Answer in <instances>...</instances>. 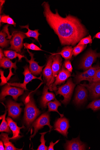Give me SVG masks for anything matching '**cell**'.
Here are the masks:
<instances>
[{
	"label": "cell",
	"mask_w": 100,
	"mask_h": 150,
	"mask_svg": "<svg viewBox=\"0 0 100 150\" xmlns=\"http://www.w3.org/2000/svg\"><path fill=\"white\" fill-rule=\"evenodd\" d=\"M42 5L48 23L58 36L62 45L75 46L87 35L86 28L76 17L70 15L62 17L57 9L54 13L48 2H44Z\"/></svg>",
	"instance_id": "obj_1"
},
{
	"label": "cell",
	"mask_w": 100,
	"mask_h": 150,
	"mask_svg": "<svg viewBox=\"0 0 100 150\" xmlns=\"http://www.w3.org/2000/svg\"><path fill=\"white\" fill-rule=\"evenodd\" d=\"M23 100L25 105L24 120L27 125L29 127L41 112L31 96L28 95Z\"/></svg>",
	"instance_id": "obj_2"
},
{
	"label": "cell",
	"mask_w": 100,
	"mask_h": 150,
	"mask_svg": "<svg viewBox=\"0 0 100 150\" xmlns=\"http://www.w3.org/2000/svg\"><path fill=\"white\" fill-rule=\"evenodd\" d=\"M75 86L72 79L70 78L67 80L65 84L59 87L58 90L55 91L56 95L60 94L63 96L64 100H61L63 104L67 105L69 103Z\"/></svg>",
	"instance_id": "obj_3"
},
{
	"label": "cell",
	"mask_w": 100,
	"mask_h": 150,
	"mask_svg": "<svg viewBox=\"0 0 100 150\" xmlns=\"http://www.w3.org/2000/svg\"><path fill=\"white\" fill-rule=\"evenodd\" d=\"M12 36L10 41L11 47L9 49L15 50L18 53H21L23 46V39L27 37L23 32L18 31L13 32Z\"/></svg>",
	"instance_id": "obj_4"
},
{
	"label": "cell",
	"mask_w": 100,
	"mask_h": 150,
	"mask_svg": "<svg viewBox=\"0 0 100 150\" xmlns=\"http://www.w3.org/2000/svg\"><path fill=\"white\" fill-rule=\"evenodd\" d=\"M100 57V53H97L96 50H90L84 57L79 67L84 71H87L92 67V64L97 58Z\"/></svg>",
	"instance_id": "obj_5"
},
{
	"label": "cell",
	"mask_w": 100,
	"mask_h": 150,
	"mask_svg": "<svg viewBox=\"0 0 100 150\" xmlns=\"http://www.w3.org/2000/svg\"><path fill=\"white\" fill-rule=\"evenodd\" d=\"M24 89L22 88L12 87L7 84L2 89L1 93V100L3 101L5 100V97L10 95L13 99L16 101L18 100V97L23 94Z\"/></svg>",
	"instance_id": "obj_6"
},
{
	"label": "cell",
	"mask_w": 100,
	"mask_h": 150,
	"mask_svg": "<svg viewBox=\"0 0 100 150\" xmlns=\"http://www.w3.org/2000/svg\"><path fill=\"white\" fill-rule=\"evenodd\" d=\"M50 121L49 113L47 112L42 115L33 124L32 126L34 129V133L31 136V138L33 137L38 130L45 126H49L50 129L49 132H50L53 127L50 125Z\"/></svg>",
	"instance_id": "obj_7"
},
{
	"label": "cell",
	"mask_w": 100,
	"mask_h": 150,
	"mask_svg": "<svg viewBox=\"0 0 100 150\" xmlns=\"http://www.w3.org/2000/svg\"><path fill=\"white\" fill-rule=\"evenodd\" d=\"M53 62V56H50L48 59L47 64L43 70V74L47 86L50 91H52L51 86L54 83L55 78L53 76L52 66Z\"/></svg>",
	"instance_id": "obj_8"
},
{
	"label": "cell",
	"mask_w": 100,
	"mask_h": 150,
	"mask_svg": "<svg viewBox=\"0 0 100 150\" xmlns=\"http://www.w3.org/2000/svg\"><path fill=\"white\" fill-rule=\"evenodd\" d=\"M23 68L24 71L23 72V74L24 76V79L23 83H8V84L11 86L19 87L24 90H27V89L26 87L27 84L33 79H38L42 81L41 78V76L39 77H37L34 76L30 71L27 65L24 67Z\"/></svg>",
	"instance_id": "obj_9"
},
{
	"label": "cell",
	"mask_w": 100,
	"mask_h": 150,
	"mask_svg": "<svg viewBox=\"0 0 100 150\" xmlns=\"http://www.w3.org/2000/svg\"><path fill=\"white\" fill-rule=\"evenodd\" d=\"M70 127L69 120L65 117L59 118L54 124V130L67 138L68 130Z\"/></svg>",
	"instance_id": "obj_10"
},
{
	"label": "cell",
	"mask_w": 100,
	"mask_h": 150,
	"mask_svg": "<svg viewBox=\"0 0 100 150\" xmlns=\"http://www.w3.org/2000/svg\"><path fill=\"white\" fill-rule=\"evenodd\" d=\"M22 103H18L12 100H9L7 103L6 107L8 111V116L15 119L20 115L22 110L21 106L23 105Z\"/></svg>",
	"instance_id": "obj_11"
},
{
	"label": "cell",
	"mask_w": 100,
	"mask_h": 150,
	"mask_svg": "<svg viewBox=\"0 0 100 150\" xmlns=\"http://www.w3.org/2000/svg\"><path fill=\"white\" fill-rule=\"evenodd\" d=\"M71 76L70 72L65 69L64 64L63 65L60 71L56 77L55 82L52 85V91H56L57 89V86L65 83L67 79Z\"/></svg>",
	"instance_id": "obj_12"
},
{
	"label": "cell",
	"mask_w": 100,
	"mask_h": 150,
	"mask_svg": "<svg viewBox=\"0 0 100 150\" xmlns=\"http://www.w3.org/2000/svg\"><path fill=\"white\" fill-rule=\"evenodd\" d=\"M27 50L31 59L30 60H29L26 57H25V58L26 61L29 63V69L30 71L34 75L38 76L40 74L45 65L41 66H39L38 64V63L35 61V59L34 58V54L30 52L28 49Z\"/></svg>",
	"instance_id": "obj_13"
},
{
	"label": "cell",
	"mask_w": 100,
	"mask_h": 150,
	"mask_svg": "<svg viewBox=\"0 0 100 150\" xmlns=\"http://www.w3.org/2000/svg\"><path fill=\"white\" fill-rule=\"evenodd\" d=\"M76 90L75 96L74 101L77 105L82 104L87 99L88 96L87 90L82 84L78 85Z\"/></svg>",
	"instance_id": "obj_14"
},
{
	"label": "cell",
	"mask_w": 100,
	"mask_h": 150,
	"mask_svg": "<svg viewBox=\"0 0 100 150\" xmlns=\"http://www.w3.org/2000/svg\"><path fill=\"white\" fill-rule=\"evenodd\" d=\"M82 85L87 88L92 98L95 99L100 97V81Z\"/></svg>",
	"instance_id": "obj_15"
},
{
	"label": "cell",
	"mask_w": 100,
	"mask_h": 150,
	"mask_svg": "<svg viewBox=\"0 0 100 150\" xmlns=\"http://www.w3.org/2000/svg\"><path fill=\"white\" fill-rule=\"evenodd\" d=\"M65 150H84L86 149V145L80 139L79 137L73 138L70 141L67 140L65 145Z\"/></svg>",
	"instance_id": "obj_16"
},
{
	"label": "cell",
	"mask_w": 100,
	"mask_h": 150,
	"mask_svg": "<svg viewBox=\"0 0 100 150\" xmlns=\"http://www.w3.org/2000/svg\"><path fill=\"white\" fill-rule=\"evenodd\" d=\"M6 119L13 134V137L9 138V139L16 140L21 138L23 136L20 135L21 133L20 129L24 128V126L23 125L22 127H19L16 122H14L10 117H7Z\"/></svg>",
	"instance_id": "obj_17"
},
{
	"label": "cell",
	"mask_w": 100,
	"mask_h": 150,
	"mask_svg": "<svg viewBox=\"0 0 100 150\" xmlns=\"http://www.w3.org/2000/svg\"><path fill=\"white\" fill-rule=\"evenodd\" d=\"M49 88L47 86H45L43 95L41 98V103L43 107L46 108L48 103L51 100H54L55 99V95L52 92L48 91Z\"/></svg>",
	"instance_id": "obj_18"
},
{
	"label": "cell",
	"mask_w": 100,
	"mask_h": 150,
	"mask_svg": "<svg viewBox=\"0 0 100 150\" xmlns=\"http://www.w3.org/2000/svg\"><path fill=\"white\" fill-rule=\"evenodd\" d=\"M62 59L60 54L53 56L52 68L53 76L54 78L58 75L61 70Z\"/></svg>",
	"instance_id": "obj_19"
},
{
	"label": "cell",
	"mask_w": 100,
	"mask_h": 150,
	"mask_svg": "<svg viewBox=\"0 0 100 150\" xmlns=\"http://www.w3.org/2000/svg\"><path fill=\"white\" fill-rule=\"evenodd\" d=\"M73 49L72 46H67L64 47L60 52L53 53L52 56L60 54L66 60H70L72 57Z\"/></svg>",
	"instance_id": "obj_20"
},
{
	"label": "cell",
	"mask_w": 100,
	"mask_h": 150,
	"mask_svg": "<svg viewBox=\"0 0 100 150\" xmlns=\"http://www.w3.org/2000/svg\"><path fill=\"white\" fill-rule=\"evenodd\" d=\"M1 137L4 143L5 150H22L23 148L19 149L16 148L11 142H9V137L8 135L7 134L2 133Z\"/></svg>",
	"instance_id": "obj_21"
},
{
	"label": "cell",
	"mask_w": 100,
	"mask_h": 150,
	"mask_svg": "<svg viewBox=\"0 0 100 150\" xmlns=\"http://www.w3.org/2000/svg\"><path fill=\"white\" fill-rule=\"evenodd\" d=\"M17 62L16 61L15 63H13L10 59L4 57L0 60V66L5 69L8 68H9V69H13L16 71L18 69L16 66Z\"/></svg>",
	"instance_id": "obj_22"
},
{
	"label": "cell",
	"mask_w": 100,
	"mask_h": 150,
	"mask_svg": "<svg viewBox=\"0 0 100 150\" xmlns=\"http://www.w3.org/2000/svg\"><path fill=\"white\" fill-rule=\"evenodd\" d=\"M47 105L48 108V112H56L60 115V117H62L64 116V114H60L58 110L59 106H61V103L56 99H55L54 101L49 102L48 103Z\"/></svg>",
	"instance_id": "obj_23"
},
{
	"label": "cell",
	"mask_w": 100,
	"mask_h": 150,
	"mask_svg": "<svg viewBox=\"0 0 100 150\" xmlns=\"http://www.w3.org/2000/svg\"><path fill=\"white\" fill-rule=\"evenodd\" d=\"M20 27L21 29L26 28L28 30V31L26 33H23L27 38H33L39 42L38 38L40 34L38 33L39 30H30L29 28L28 24L25 26H20Z\"/></svg>",
	"instance_id": "obj_24"
},
{
	"label": "cell",
	"mask_w": 100,
	"mask_h": 150,
	"mask_svg": "<svg viewBox=\"0 0 100 150\" xmlns=\"http://www.w3.org/2000/svg\"><path fill=\"white\" fill-rule=\"evenodd\" d=\"M4 54L5 56L10 59H16L17 57L18 58V61H21L23 58H25V56L18 53L15 51L6 50L4 51Z\"/></svg>",
	"instance_id": "obj_25"
},
{
	"label": "cell",
	"mask_w": 100,
	"mask_h": 150,
	"mask_svg": "<svg viewBox=\"0 0 100 150\" xmlns=\"http://www.w3.org/2000/svg\"><path fill=\"white\" fill-rule=\"evenodd\" d=\"M83 80L88 81L89 83L92 82L91 79L86 71L83 73H77L75 78L76 84H78L80 83L81 81Z\"/></svg>",
	"instance_id": "obj_26"
},
{
	"label": "cell",
	"mask_w": 100,
	"mask_h": 150,
	"mask_svg": "<svg viewBox=\"0 0 100 150\" xmlns=\"http://www.w3.org/2000/svg\"><path fill=\"white\" fill-rule=\"evenodd\" d=\"M7 114V110H6L5 114L0 117L1 119H2V121L1 122V126H0V132H6L10 133L11 130L10 129L8 122L6 120V116Z\"/></svg>",
	"instance_id": "obj_27"
},
{
	"label": "cell",
	"mask_w": 100,
	"mask_h": 150,
	"mask_svg": "<svg viewBox=\"0 0 100 150\" xmlns=\"http://www.w3.org/2000/svg\"><path fill=\"white\" fill-rule=\"evenodd\" d=\"M7 36V34L2 30L0 32V46L3 48L7 47L10 44V40L6 38Z\"/></svg>",
	"instance_id": "obj_28"
},
{
	"label": "cell",
	"mask_w": 100,
	"mask_h": 150,
	"mask_svg": "<svg viewBox=\"0 0 100 150\" xmlns=\"http://www.w3.org/2000/svg\"><path fill=\"white\" fill-rule=\"evenodd\" d=\"M7 23L9 25H12L16 26V23L9 15L4 14L0 16V23Z\"/></svg>",
	"instance_id": "obj_29"
},
{
	"label": "cell",
	"mask_w": 100,
	"mask_h": 150,
	"mask_svg": "<svg viewBox=\"0 0 100 150\" xmlns=\"http://www.w3.org/2000/svg\"><path fill=\"white\" fill-rule=\"evenodd\" d=\"M88 108H91L94 111L100 109V99L96 100L90 103L87 107Z\"/></svg>",
	"instance_id": "obj_30"
},
{
	"label": "cell",
	"mask_w": 100,
	"mask_h": 150,
	"mask_svg": "<svg viewBox=\"0 0 100 150\" xmlns=\"http://www.w3.org/2000/svg\"><path fill=\"white\" fill-rule=\"evenodd\" d=\"M48 132H46L40 134L41 135L40 139V142L41 144L38 146V148L37 149V150H48V147L45 145V143L46 141L45 140L44 136L45 134Z\"/></svg>",
	"instance_id": "obj_31"
},
{
	"label": "cell",
	"mask_w": 100,
	"mask_h": 150,
	"mask_svg": "<svg viewBox=\"0 0 100 150\" xmlns=\"http://www.w3.org/2000/svg\"><path fill=\"white\" fill-rule=\"evenodd\" d=\"M100 67L99 64L94 66L93 67H91L90 69L86 71L87 73L90 77L92 80V82L94 76L97 71L99 69Z\"/></svg>",
	"instance_id": "obj_32"
},
{
	"label": "cell",
	"mask_w": 100,
	"mask_h": 150,
	"mask_svg": "<svg viewBox=\"0 0 100 150\" xmlns=\"http://www.w3.org/2000/svg\"><path fill=\"white\" fill-rule=\"evenodd\" d=\"M87 46V45H77L73 49V55L74 56L78 55Z\"/></svg>",
	"instance_id": "obj_33"
},
{
	"label": "cell",
	"mask_w": 100,
	"mask_h": 150,
	"mask_svg": "<svg viewBox=\"0 0 100 150\" xmlns=\"http://www.w3.org/2000/svg\"><path fill=\"white\" fill-rule=\"evenodd\" d=\"M92 43V40L91 38V36L90 35H89V36L81 39L77 45H86L88 44L91 45Z\"/></svg>",
	"instance_id": "obj_34"
},
{
	"label": "cell",
	"mask_w": 100,
	"mask_h": 150,
	"mask_svg": "<svg viewBox=\"0 0 100 150\" xmlns=\"http://www.w3.org/2000/svg\"><path fill=\"white\" fill-rule=\"evenodd\" d=\"M23 46L24 48L27 49L35 51H43L33 43L31 44L25 43L23 44Z\"/></svg>",
	"instance_id": "obj_35"
},
{
	"label": "cell",
	"mask_w": 100,
	"mask_h": 150,
	"mask_svg": "<svg viewBox=\"0 0 100 150\" xmlns=\"http://www.w3.org/2000/svg\"><path fill=\"white\" fill-rule=\"evenodd\" d=\"M64 67L70 72L72 73L73 70V67L71 65V62L69 60H66L64 64Z\"/></svg>",
	"instance_id": "obj_36"
},
{
	"label": "cell",
	"mask_w": 100,
	"mask_h": 150,
	"mask_svg": "<svg viewBox=\"0 0 100 150\" xmlns=\"http://www.w3.org/2000/svg\"><path fill=\"white\" fill-rule=\"evenodd\" d=\"M99 81H100V67L96 71L92 82H96Z\"/></svg>",
	"instance_id": "obj_37"
},
{
	"label": "cell",
	"mask_w": 100,
	"mask_h": 150,
	"mask_svg": "<svg viewBox=\"0 0 100 150\" xmlns=\"http://www.w3.org/2000/svg\"><path fill=\"white\" fill-rule=\"evenodd\" d=\"M9 25H6L3 28V30H2V31L4 32H5L8 35V37L6 39H11L12 37V36L11 35H10L9 33V31L8 29V27Z\"/></svg>",
	"instance_id": "obj_38"
},
{
	"label": "cell",
	"mask_w": 100,
	"mask_h": 150,
	"mask_svg": "<svg viewBox=\"0 0 100 150\" xmlns=\"http://www.w3.org/2000/svg\"><path fill=\"white\" fill-rule=\"evenodd\" d=\"M60 141V140H59L58 141H57L55 143H53V142H50V146L48 147V150H54V145L56 144L59 141Z\"/></svg>",
	"instance_id": "obj_39"
},
{
	"label": "cell",
	"mask_w": 100,
	"mask_h": 150,
	"mask_svg": "<svg viewBox=\"0 0 100 150\" xmlns=\"http://www.w3.org/2000/svg\"><path fill=\"white\" fill-rule=\"evenodd\" d=\"M4 57V54L2 49L1 48L0 49V60H2Z\"/></svg>",
	"instance_id": "obj_40"
},
{
	"label": "cell",
	"mask_w": 100,
	"mask_h": 150,
	"mask_svg": "<svg viewBox=\"0 0 100 150\" xmlns=\"http://www.w3.org/2000/svg\"><path fill=\"white\" fill-rule=\"evenodd\" d=\"M0 150H5V148H4V146L3 142L1 141L0 142Z\"/></svg>",
	"instance_id": "obj_41"
},
{
	"label": "cell",
	"mask_w": 100,
	"mask_h": 150,
	"mask_svg": "<svg viewBox=\"0 0 100 150\" xmlns=\"http://www.w3.org/2000/svg\"><path fill=\"white\" fill-rule=\"evenodd\" d=\"M95 38L100 39V32L97 33L93 37V39H94Z\"/></svg>",
	"instance_id": "obj_42"
},
{
	"label": "cell",
	"mask_w": 100,
	"mask_h": 150,
	"mask_svg": "<svg viewBox=\"0 0 100 150\" xmlns=\"http://www.w3.org/2000/svg\"><path fill=\"white\" fill-rule=\"evenodd\" d=\"M5 2V1H1V0L0 1V2H1V4H0V6H0V8H1V9L2 8V6H3Z\"/></svg>",
	"instance_id": "obj_43"
}]
</instances>
